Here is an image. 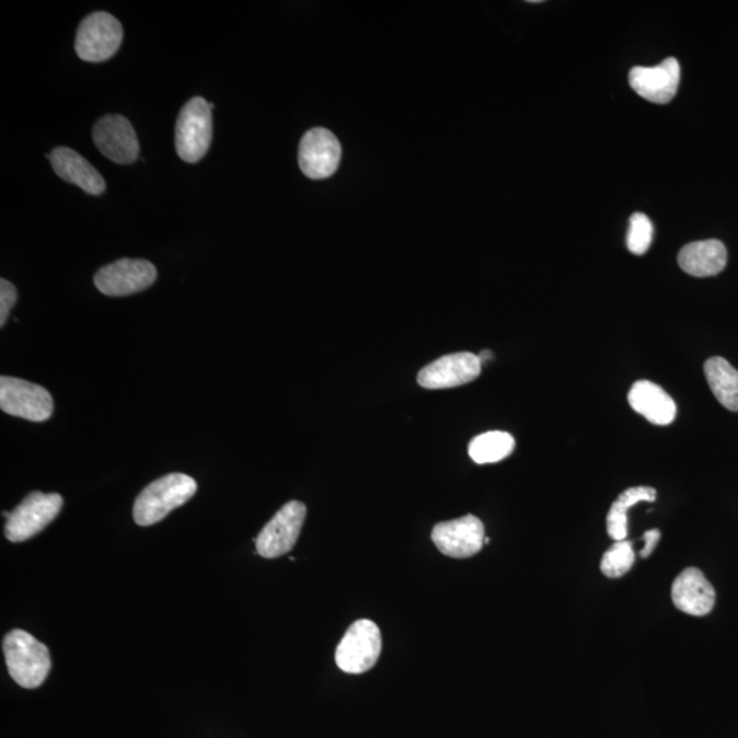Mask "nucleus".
<instances>
[{"instance_id":"nucleus-21","label":"nucleus","mask_w":738,"mask_h":738,"mask_svg":"<svg viewBox=\"0 0 738 738\" xmlns=\"http://www.w3.org/2000/svg\"><path fill=\"white\" fill-rule=\"evenodd\" d=\"M516 440L509 433L489 431L472 439L468 453L478 465L494 464L514 453Z\"/></svg>"},{"instance_id":"nucleus-25","label":"nucleus","mask_w":738,"mask_h":738,"mask_svg":"<svg viewBox=\"0 0 738 738\" xmlns=\"http://www.w3.org/2000/svg\"><path fill=\"white\" fill-rule=\"evenodd\" d=\"M659 539H660L659 530H649L646 533H644L643 537L644 549L641 552L642 558H648V556L651 555L655 547H657Z\"/></svg>"},{"instance_id":"nucleus-3","label":"nucleus","mask_w":738,"mask_h":738,"mask_svg":"<svg viewBox=\"0 0 738 738\" xmlns=\"http://www.w3.org/2000/svg\"><path fill=\"white\" fill-rule=\"evenodd\" d=\"M212 108L206 99L197 96L187 102L175 125V150L186 163L201 161L211 147Z\"/></svg>"},{"instance_id":"nucleus-7","label":"nucleus","mask_w":738,"mask_h":738,"mask_svg":"<svg viewBox=\"0 0 738 738\" xmlns=\"http://www.w3.org/2000/svg\"><path fill=\"white\" fill-rule=\"evenodd\" d=\"M305 517L304 504L299 500L286 504L255 539L257 554L274 560L290 553L299 541Z\"/></svg>"},{"instance_id":"nucleus-17","label":"nucleus","mask_w":738,"mask_h":738,"mask_svg":"<svg viewBox=\"0 0 738 738\" xmlns=\"http://www.w3.org/2000/svg\"><path fill=\"white\" fill-rule=\"evenodd\" d=\"M627 401L632 410L657 426H669L674 422L677 405L673 399L649 380H638L632 385Z\"/></svg>"},{"instance_id":"nucleus-20","label":"nucleus","mask_w":738,"mask_h":738,"mask_svg":"<svg viewBox=\"0 0 738 738\" xmlns=\"http://www.w3.org/2000/svg\"><path fill=\"white\" fill-rule=\"evenodd\" d=\"M657 489L653 487H632L622 493L609 510L608 532L614 542L626 541L627 510L641 503H654Z\"/></svg>"},{"instance_id":"nucleus-16","label":"nucleus","mask_w":738,"mask_h":738,"mask_svg":"<svg viewBox=\"0 0 738 738\" xmlns=\"http://www.w3.org/2000/svg\"><path fill=\"white\" fill-rule=\"evenodd\" d=\"M49 162L60 180L81 187L88 195L101 196L106 191V181L102 174L71 148H55L49 155Z\"/></svg>"},{"instance_id":"nucleus-14","label":"nucleus","mask_w":738,"mask_h":738,"mask_svg":"<svg viewBox=\"0 0 738 738\" xmlns=\"http://www.w3.org/2000/svg\"><path fill=\"white\" fill-rule=\"evenodd\" d=\"M680 64L676 58L662 60L653 68L636 66L630 73V84L638 96L655 104L673 101L680 84Z\"/></svg>"},{"instance_id":"nucleus-6","label":"nucleus","mask_w":738,"mask_h":738,"mask_svg":"<svg viewBox=\"0 0 738 738\" xmlns=\"http://www.w3.org/2000/svg\"><path fill=\"white\" fill-rule=\"evenodd\" d=\"M382 653V635L374 622L359 620L354 622L341 641L335 660L345 673L362 674L377 665Z\"/></svg>"},{"instance_id":"nucleus-15","label":"nucleus","mask_w":738,"mask_h":738,"mask_svg":"<svg viewBox=\"0 0 738 738\" xmlns=\"http://www.w3.org/2000/svg\"><path fill=\"white\" fill-rule=\"evenodd\" d=\"M671 599L682 613L707 615L715 604L714 587L697 567H687L671 587Z\"/></svg>"},{"instance_id":"nucleus-23","label":"nucleus","mask_w":738,"mask_h":738,"mask_svg":"<svg viewBox=\"0 0 738 738\" xmlns=\"http://www.w3.org/2000/svg\"><path fill=\"white\" fill-rule=\"evenodd\" d=\"M654 239V226L647 215L636 212L630 219L626 245L633 255L642 256L649 250Z\"/></svg>"},{"instance_id":"nucleus-27","label":"nucleus","mask_w":738,"mask_h":738,"mask_svg":"<svg viewBox=\"0 0 738 738\" xmlns=\"http://www.w3.org/2000/svg\"><path fill=\"white\" fill-rule=\"evenodd\" d=\"M489 543V538H484V544Z\"/></svg>"},{"instance_id":"nucleus-1","label":"nucleus","mask_w":738,"mask_h":738,"mask_svg":"<svg viewBox=\"0 0 738 738\" xmlns=\"http://www.w3.org/2000/svg\"><path fill=\"white\" fill-rule=\"evenodd\" d=\"M196 492L195 478L184 473H170L158 478L142 489L136 499L134 508L136 524L140 527L158 524L173 510L192 499Z\"/></svg>"},{"instance_id":"nucleus-19","label":"nucleus","mask_w":738,"mask_h":738,"mask_svg":"<svg viewBox=\"0 0 738 738\" xmlns=\"http://www.w3.org/2000/svg\"><path fill=\"white\" fill-rule=\"evenodd\" d=\"M706 379L720 405L738 412V371L723 357H712L704 365Z\"/></svg>"},{"instance_id":"nucleus-13","label":"nucleus","mask_w":738,"mask_h":738,"mask_svg":"<svg viewBox=\"0 0 738 738\" xmlns=\"http://www.w3.org/2000/svg\"><path fill=\"white\" fill-rule=\"evenodd\" d=\"M481 373L482 362L478 356L461 351L440 357L424 367L417 374V382L427 390L453 389L473 382Z\"/></svg>"},{"instance_id":"nucleus-24","label":"nucleus","mask_w":738,"mask_h":738,"mask_svg":"<svg viewBox=\"0 0 738 738\" xmlns=\"http://www.w3.org/2000/svg\"><path fill=\"white\" fill-rule=\"evenodd\" d=\"M16 289L9 280L0 279V327H4L11 308L15 305Z\"/></svg>"},{"instance_id":"nucleus-4","label":"nucleus","mask_w":738,"mask_h":738,"mask_svg":"<svg viewBox=\"0 0 738 738\" xmlns=\"http://www.w3.org/2000/svg\"><path fill=\"white\" fill-rule=\"evenodd\" d=\"M64 506L59 494L32 493L11 511L3 514L4 535L10 542L21 543L36 537L57 519Z\"/></svg>"},{"instance_id":"nucleus-26","label":"nucleus","mask_w":738,"mask_h":738,"mask_svg":"<svg viewBox=\"0 0 738 738\" xmlns=\"http://www.w3.org/2000/svg\"><path fill=\"white\" fill-rule=\"evenodd\" d=\"M492 356H493V354L489 350L482 351V354L478 355V360H481L482 366H483L484 361H487V360L492 359Z\"/></svg>"},{"instance_id":"nucleus-12","label":"nucleus","mask_w":738,"mask_h":738,"mask_svg":"<svg viewBox=\"0 0 738 738\" xmlns=\"http://www.w3.org/2000/svg\"><path fill=\"white\" fill-rule=\"evenodd\" d=\"M343 150L332 131L315 128L307 131L299 148L301 172L311 180L332 177L339 166Z\"/></svg>"},{"instance_id":"nucleus-10","label":"nucleus","mask_w":738,"mask_h":738,"mask_svg":"<svg viewBox=\"0 0 738 738\" xmlns=\"http://www.w3.org/2000/svg\"><path fill=\"white\" fill-rule=\"evenodd\" d=\"M92 139L103 157L118 164H130L140 155L134 125L124 115L109 114L93 126Z\"/></svg>"},{"instance_id":"nucleus-22","label":"nucleus","mask_w":738,"mask_h":738,"mask_svg":"<svg viewBox=\"0 0 738 738\" xmlns=\"http://www.w3.org/2000/svg\"><path fill=\"white\" fill-rule=\"evenodd\" d=\"M635 561V550H633L631 542H615L604 553L602 562H600V570L606 577L619 578L625 576L632 569Z\"/></svg>"},{"instance_id":"nucleus-5","label":"nucleus","mask_w":738,"mask_h":738,"mask_svg":"<svg viewBox=\"0 0 738 738\" xmlns=\"http://www.w3.org/2000/svg\"><path fill=\"white\" fill-rule=\"evenodd\" d=\"M124 27L109 13L96 11L82 20L76 35V53L85 62H106L123 44Z\"/></svg>"},{"instance_id":"nucleus-9","label":"nucleus","mask_w":738,"mask_h":738,"mask_svg":"<svg viewBox=\"0 0 738 738\" xmlns=\"http://www.w3.org/2000/svg\"><path fill=\"white\" fill-rule=\"evenodd\" d=\"M157 278V267L151 262L141 258H120L99 269L95 286L104 296L124 297L145 291Z\"/></svg>"},{"instance_id":"nucleus-2","label":"nucleus","mask_w":738,"mask_h":738,"mask_svg":"<svg viewBox=\"0 0 738 738\" xmlns=\"http://www.w3.org/2000/svg\"><path fill=\"white\" fill-rule=\"evenodd\" d=\"M3 653L8 670L16 684L35 690L51 670V657L43 643L31 633L14 630L4 636Z\"/></svg>"},{"instance_id":"nucleus-18","label":"nucleus","mask_w":738,"mask_h":738,"mask_svg":"<svg viewBox=\"0 0 738 738\" xmlns=\"http://www.w3.org/2000/svg\"><path fill=\"white\" fill-rule=\"evenodd\" d=\"M728 263V251L718 240L696 241L688 244L679 253V264L692 277L706 278L724 272Z\"/></svg>"},{"instance_id":"nucleus-11","label":"nucleus","mask_w":738,"mask_h":738,"mask_svg":"<svg viewBox=\"0 0 738 738\" xmlns=\"http://www.w3.org/2000/svg\"><path fill=\"white\" fill-rule=\"evenodd\" d=\"M433 542L439 552L450 558H471L484 546V526L477 517L468 515L461 519L439 522L433 530Z\"/></svg>"},{"instance_id":"nucleus-8","label":"nucleus","mask_w":738,"mask_h":738,"mask_svg":"<svg viewBox=\"0 0 738 738\" xmlns=\"http://www.w3.org/2000/svg\"><path fill=\"white\" fill-rule=\"evenodd\" d=\"M0 407L8 415L42 423L53 416L51 394L42 385L19 378H0Z\"/></svg>"}]
</instances>
